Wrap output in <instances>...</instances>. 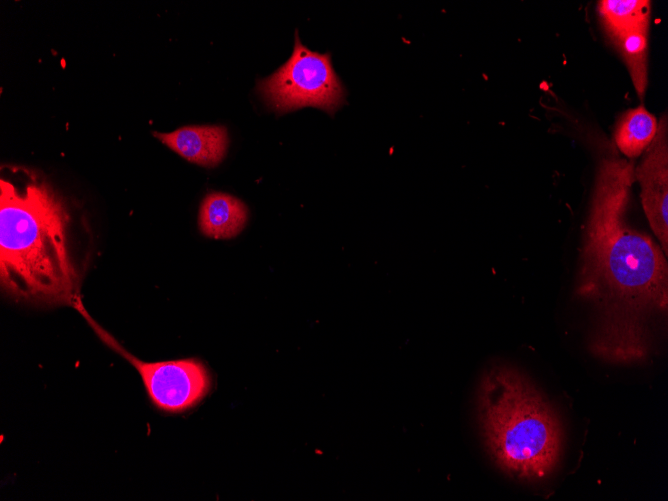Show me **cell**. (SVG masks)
I'll return each mask as SVG.
<instances>
[{"instance_id":"1","label":"cell","mask_w":668,"mask_h":501,"mask_svg":"<svg viewBox=\"0 0 668 501\" xmlns=\"http://www.w3.org/2000/svg\"><path fill=\"white\" fill-rule=\"evenodd\" d=\"M634 164L601 160L581 253L577 292L600 313L592 349L612 361H632L648 349V318L666 310L664 252L626 218Z\"/></svg>"},{"instance_id":"2","label":"cell","mask_w":668,"mask_h":501,"mask_svg":"<svg viewBox=\"0 0 668 501\" xmlns=\"http://www.w3.org/2000/svg\"><path fill=\"white\" fill-rule=\"evenodd\" d=\"M70 216L62 198L33 171L0 180V282L11 298L42 306L81 301Z\"/></svg>"},{"instance_id":"3","label":"cell","mask_w":668,"mask_h":501,"mask_svg":"<svg viewBox=\"0 0 668 501\" xmlns=\"http://www.w3.org/2000/svg\"><path fill=\"white\" fill-rule=\"evenodd\" d=\"M478 416L494 463L521 480L546 477L561 453V426L545 397L520 372L494 365L478 393Z\"/></svg>"},{"instance_id":"4","label":"cell","mask_w":668,"mask_h":501,"mask_svg":"<svg viewBox=\"0 0 668 501\" xmlns=\"http://www.w3.org/2000/svg\"><path fill=\"white\" fill-rule=\"evenodd\" d=\"M257 91L278 114L310 106L333 115L345 104L347 94L330 52L308 49L297 30L292 55L270 76L258 80Z\"/></svg>"},{"instance_id":"5","label":"cell","mask_w":668,"mask_h":501,"mask_svg":"<svg viewBox=\"0 0 668 501\" xmlns=\"http://www.w3.org/2000/svg\"><path fill=\"white\" fill-rule=\"evenodd\" d=\"M81 315L100 339L126 359L138 372L153 405L161 411L178 413L198 404L211 388V376L198 359L187 358L145 362L125 350L84 309Z\"/></svg>"},{"instance_id":"6","label":"cell","mask_w":668,"mask_h":501,"mask_svg":"<svg viewBox=\"0 0 668 501\" xmlns=\"http://www.w3.org/2000/svg\"><path fill=\"white\" fill-rule=\"evenodd\" d=\"M661 116L657 132L646 153L634 170L641 187V201L648 222L660 241L665 256L668 252V123Z\"/></svg>"},{"instance_id":"7","label":"cell","mask_w":668,"mask_h":501,"mask_svg":"<svg viewBox=\"0 0 668 501\" xmlns=\"http://www.w3.org/2000/svg\"><path fill=\"white\" fill-rule=\"evenodd\" d=\"M152 134L186 160L204 167L217 166L229 144L227 129L221 125L183 126L169 133Z\"/></svg>"},{"instance_id":"8","label":"cell","mask_w":668,"mask_h":501,"mask_svg":"<svg viewBox=\"0 0 668 501\" xmlns=\"http://www.w3.org/2000/svg\"><path fill=\"white\" fill-rule=\"evenodd\" d=\"M248 218L246 205L238 198L221 192L205 196L199 210V228L207 237L228 239L238 235Z\"/></svg>"},{"instance_id":"9","label":"cell","mask_w":668,"mask_h":501,"mask_svg":"<svg viewBox=\"0 0 668 501\" xmlns=\"http://www.w3.org/2000/svg\"><path fill=\"white\" fill-rule=\"evenodd\" d=\"M658 122L643 106L627 110L617 121L614 140L619 150L636 158L647 149L657 132Z\"/></svg>"},{"instance_id":"10","label":"cell","mask_w":668,"mask_h":501,"mask_svg":"<svg viewBox=\"0 0 668 501\" xmlns=\"http://www.w3.org/2000/svg\"><path fill=\"white\" fill-rule=\"evenodd\" d=\"M650 1L602 0L598 13L608 35L613 38L628 31L647 28L650 17Z\"/></svg>"},{"instance_id":"11","label":"cell","mask_w":668,"mask_h":501,"mask_svg":"<svg viewBox=\"0 0 668 501\" xmlns=\"http://www.w3.org/2000/svg\"><path fill=\"white\" fill-rule=\"evenodd\" d=\"M647 28H638L613 37L640 98L647 86Z\"/></svg>"}]
</instances>
